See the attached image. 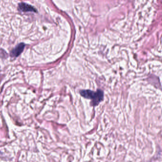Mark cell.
<instances>
[{
    "label": "cell",
    "instance_id": "cell-1",
    "mask_svg": "<svg viewBox=\"0 0 162 162\" xmlns=\"http://www.w3.org/2000/svg\"><path fill=\"white\" fill-rule=\"evenodd\" d=\"M81 94L84 97L91 100L93 106L97 105L103 98V92L101 90H97L96 92L90 90H82Z\"/></svg>",
    "mask_w": 162,
    "mask_h": 162
},
{
    "label": "cell",
    "instance_id": "cell-2",
    "mask_svg": "<svg viewBox=\"0 0 162 162\" xmlns=\"http://www.w3.org/2000/svg\"><path fill=\"white\" fill-rule=\"evenodd\" d=\"M25 47V44L21 43L16 47L14 49L12 50L10 53V55L13 57H17L23 51Z\"/></svg>",
    "mask_w": 162,
    "mask_h": 162
},
{
    "label": "cell",
    "instance_id": "cell-3",
    "mask_svg": "<svg viewBox=\"0 0 162 162\" xmlns=\"http://www.w3.org/2000/svg\"><path fill=\"white\" fill-rule=\"evenodd\" d=\"M19 9L20 11L23 12H37L36 9L34 7L25 3H20Z\"/></svg>",
    "mask_w": 162,
    "mask_h": 162
}]
</instances>
